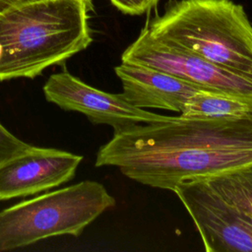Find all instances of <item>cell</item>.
<instances>
[{"label":"cell","instance_id":"cell-1","mask_svg":"<svg viewBox=\"0 0 252 252\" xmlns=\"http://www.w3.org/2000/svg\"><path fill=\"white\" fill-rule=\"evenodd\" d=\"M252 163V115L200 119L174 116L135 124L102 145L95 166H116L141 184L173 191L184 181Z\"/></svg>","mask_w":252,"mask_h":252},{"label":"cell","instance_id":"cell-2","mask_svg":"<svg viewBox=\"0 0 252 252\" xmlns=\"http://www.w3.org/2000/svg\"><path fill=\"white\" fill-rule=\"evenodd\" d=\"M92 0H30L0 10V81L33 79L86 49Z\"/></svg>","mask_w":252,"mask_h":252},{"label":"cell","instance_id":"cell-3","mask_svg":"<svg viewBox=\"0 0 252 252\" xmlns=\"http://www.w3.org/2000/svg\"><path fill=\"white\" fill-rule=\"evenodd\" d=\"M216 66L252 82V25L230 0H180L147 25Z\"/></svg>","mask_w":252,"mask_h":252},{"label":"cell","instance_id":"cell-4","mask_svg":"<svg viewBox=\"0 0 252 252\" xmlns=\"http://www.w3.org/2000/svg\"><path fill=\"white\" fill-rule=\"evenodd\" d=\"M115 206L105 187L92 180L54 190L0 211V251L39 240L79 236L104 211Z\"/></svg>","mask_w":252,"mask_h":252},{"label":"cell","instance_id":"cell-5","mask_svg":"<svg viewBox=\"0 0 252 252\" xmlns=\"http://www.w3.org/2000/svg\"><path fill=\"white\" fill-rule=\"evenodd\" d=\"M121 62L153 67L202 90L252 98V82L221 69L178 44L154 35L146 26L124 50Z\"/></svg>","mask_w":252,"mask_h":252},{"label":"cell","instance_id":"cell-6","mask_svg":"<svg viewBox=\"0 0 252 252\" xmlns=\"http://www.w3.org/2000/svg\"><path fill=\"white\" fill-rule=\"evenodd\" d=\"M192 219L208 252H252V220L203 179L195 178L172 191Z\"/></svg>","mask_w":252,"mask_h":252},{"label":"cell","instance_id":"cell-7","mask_svg":"<svg viewBox=\"0 0 252 252\" xmlns=\"http://www.w3.org/2000/svg\"><path fill=\"white\" fill-rule=\"evenodd\" d=\"M49 102L66 111L81 112L94 124H106L114 132L139 123L166 122L174 116L160 115L136 107L122 94L95 89L67 71L52 74L43 86Z\"/></svg>","mask_w":252,"mask_h":252},{"label":"cell","instance_id":"cell-8","mask_svg":"<svg viewBox=\"0 0 252 252\" xmlns=\"http://www.w3.org/2000/svg\"><path fill=\"white\" fill-rule=\"evenodd\" d=\"M82 156L53 148H31L0 167V201L27 197L73 179Z\"/></svg>","mask_w":252,"mask_h":252},{"label":"cell","instance_id":"cell-9","mask_svg":"<svg viewBox=\"0 0 252 252\" xmlns=\"http://www.w3.org/2000/svg\"><path fill=\"white\" fill-rule=\"evenodd\" d=\"M120 79L122 94L139 108L163 109L180 113L199 87L158 69L128 62L114 68Z\"/></svg>","mask_w":252,"mask_h":252},{"label":"cell","instance_id":"cell-10","mask_svg":"<svg viewBox=\"0 0 252 252\" xmlns=\"http://www.w3.org/2000/svg\"><path fill=\"white\" fill-rule=\"evenodd\" d=\"M179 115L200 119L244 117L252 115V98L200 90L190 96Z\"/></svg>","mask_w":252,"mask_h":252},{"label":"cell","instance_id":"cell-11","mask_svg":"<svg viewBox=\"0 0 252 252\" xmlns=\"http://www.w3.org/2000/svg\"><path fill=\"white\" fill-rule=\"evenodd\" d=\"M201 179L252 220V163Z\"/></svg>","mask_w":252,"mask_h":252},{"label":"cell","instance_id":"cell-12","mask_svg":"<svg viewBox=\"0 0 252 252\" xmlns=\"http://www.w3.org/2000/svg\"><path fill=\"white\" fill-rule=\"evenodd\" d=\"M31 146L12 134L0 122V167L10 159L28 151Z\"/></svg>","mask_w":252,"mask_h":252},{"label":"cell","instance_id":"cell-13","mask_svg":"<svg viewBox=\"0 0 252 252\" xmlns=\"http://www.w3.org/2000/svg\"><path fill=\"white\" fill-rule=\"evenodd\" d=\"M119 11L127 15H142L154 8L159 0H109Z\"/></svg>","mask_w":252,"mask_h":252},{"label":"cell","instance_id":"cell-14","mask_svg":"<svg viewBox=\"0 0 252 252\" xmlns=\"http://www.w3.org/2000/svg\"><path fill=\"white\" fill-rule=\"evenodd\" d=\"M27 1H30V0H0V10H2L4 8H7V7H10L12 5H17V4H20V3H24V2H27Z\"/></svg>","mask_w":252,"mask_h":252}]
</instances>
